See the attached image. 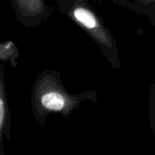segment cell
<instances>
[{"mask_svg": "<svg viewBox=\"0 0 155 155\" xmlns=\"http://www.w3.org/2000/svg\"><path fill=\"white\" fill-rule=\"evenodd\" d=\"M11 114L5 80V67L0 62V155H5V141L11 138Z\"/></svg>", "mask_w": 155, "mask_h": 155, "instance_id": "4", "label": "cell"}, {"mask_svg": "<svg viewBox=\"0 0 155 155\" xmlns=\"http://www.w3.org/2000/svg\"><path fill=\"white\" fill-rule=\"evenodd\" d=\"M152 99L154 100V104L153 102H151V107H150V111H151V122H152V127L153 129L155 135V97L152 96Z\"/></svg>", "mask_w": 155, "mask_h": 155, "instance_id": "6", "label": "cell"}, {"mask_svg": "<svg viewBox=\"0 0 155 155\" xmlns=\"http://www.w3.org/2000/svg\"><path fill=\"white\" fill-rule=\"evenodd\" d=\"M86 101L95 103L97 93L94 90L70 93L64 85L60 73L55 69L43 71L35 80L30 93L31 113L42 128L45 127L50 114H60L67 119Z\"/></svg>", "mask_w": 155, "mask_h": 155, "instance_id": "1", "label": "cell"}, {"mask_svg": "<svg viewBox=\"0 0 155 155\" xmlns=\"http://www.w3.org/2000/svg\"><path fill=\"white\" fill-rule=\"evenodd\" d=\"M134 2H138V3H142V0H134Z\"/></svg>", "mask_w": 155, "mask_h": 155, "instance_id": "8", "label": "cell"}, {"mask_svg": "<svg viewBox=\"0 0 155 155\" xmlns=\"http://www.w3.org/2000/svg\"><path fill=\"white\" fill-rule=\"evenodd\" d=\"M55 2L58 11L80 26L99 46L111 65L118 68L121 61L116 40L88 0H55Z\"/></svg>", "mask_w": 155, "mask_h": 155, "instance_id": "2", "label": "cell"}, {"mask_svg": "<svg viewBox=\"0 0 155 155\" xmlns=\"http://www.w3.org/2000/svg\"><path fill=\"white\" fill-rule=\"evenodd\" d=\"M151 13H152V14H150V17H151V18H154V20H155V13L153 12V11H152Z\"/></svg>", "mask_w": 155, "mask_h": 155, "instance_id": "7", "label": "cell"}, {"mask_svg": "<svg viewBox=\"0 0 155 155\" xmlns=\"http://www.w3.org/2000/svg\"><path fill=\"white\" fill-rule=\"evenodd\" d=\"M19 50L16 44L12 40L0 42V62H9L12 67L17 66Z\"/></svg>", "mask_w": 155, "mask_h": 155, "instance_id": "5", "label": "cell"}, {"mask_svg": "<svg viewBox=\"0 0 155 155\" xmlns=\"http://www.w3.org/2000/svg\"><path fill=\"white\" fill-rule=\"evenodd\" d=\"M10 4L17 22L29 28L45 24L53 14L45 0H10Z\"/></svg>", "mask_w": 155, "mask_h": 155, "instance_id": "3", "label": "cell"}]
</instances>
